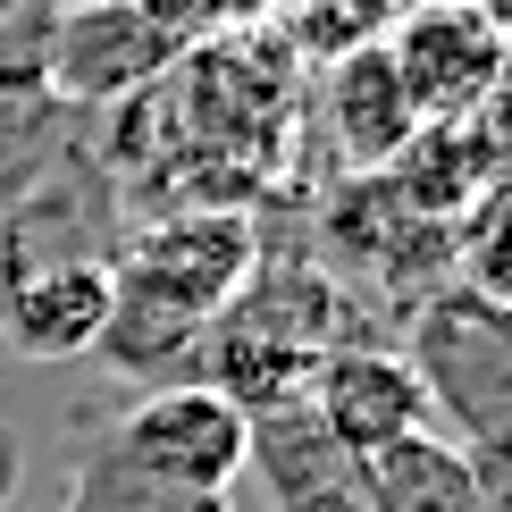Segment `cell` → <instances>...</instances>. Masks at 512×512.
I'll return each mask as SVG.
<instances>
[{"label":"cell","instance_id":"obj_1","mask_svg":"<svg viewBox=\"0 0 512 512\" xmlns=\"http://www.w3.org/2000/svg\"><path fill=\"white\" fill-rule=\"evenodd\" d=\"M412 370L429 387V420H454L462 445L512 437V303L479 286H437L412 319Z\"/></svg>","mask_w":512,"mask_h":512},{"label":"cell","instance_id":"obj_2","mask_svg":"<svg viewBox=\"0 0 512 512\" xmlns=\"http://www.w3.org/2000/svg\"><path fill=\"white\" fill-rule=\"evenodd\" d=\"M252 277H261V236H252L244 210H177V219L135 236V252L118 269V294L143 311L210 328Z\"/></svg>","mask_w":512,"mask_h":512},{"label":"cell","instance_id":"obj_3","mask_svg":"<svg viewBox=\"0 0 512 512\" xmlns=\"http://www.w3.org/2000/svg\"><path fill=\"white\" fill-rule=\"evenodd\" d=\"M118 462L168 496H227L252 471V412H236L202 378L152 387L118 429Z\"/></svg>","mask_w":512,"mask_h":512},{"label":"cell","instance_id":"obj_4","mask_svg":"<svg viewBox=\"0 0 512 512\" xmlns=\"http://www.w3.org/2000/svg\"><path fill=\"white\" fill-rule=\"evenodd\" d=\"M504 51H512V34H504V17H487V0H429L387 34V59L403 76V93H412L420 126L479 118L504 93Z\"/></svg>","mask_w":512,"mask_h":512},{"label":"cell","instance_id":"obj_5","mask_svg":"<svg viewBox=\"0 0 512 512\" xmlns=\"http://www.w3.org/2000/svg\"><path fill=\"white\" fill-rule=\"evenodd\" d=\"M303 412L319 420V437L345 462H361L378 445L429 429V387H420V370H412L403 345H361V336H345V345L319 353Z\"/></svg>","mask_w":512,"mask_h":512},{"label":"cell","instance_id":"obj_6","mask_svg":"<svg viewBox=\"0 0 512 512\" xmlns=\"http://www.w3.org/2000/svg\"><path fill=\"white\" fill-rule=\"evenodd\" d=\"M319 118H328V143L361 168V177L395 168V160H403V143L420 135V110H412V93H403L387 42H353V51H328Z\"/></svg>","mask_w":512,"mask_h":512},{"label":"cell","instance_id":"obj_7","mask_svg":"<svg viewBox=\"0 0 512 512\" xmlns=\"http://www.w3.org/2000/svg\"><path fill=\"white\" fill-rule=\"evenodd\" d=\"M118 319V269L110 261H59L9 286V345L26 361H76L101 353Z\"/></svg>","mask_w":512,"mask_h":512},{"label":"cell","instance_id":"obj_8","mask_svg":"<svg viewBox=\"0 0 512 512\" xmlns=\"http://www.w3.org/2000/svg\"><path fill=\"white\" fill-rule=\"evenodd\" d=\"M353 496H361V512H479L471 454L429 437V429L361 454L353 462Z\"/></svg>","mask_w":512,"mask_h":512},{"label":"cell","instance_id":"obj_9","mask_svg":"<svg viewBox=\"0 0 512 512\" xmlns=\"http://www.w3.org/2000/svg\"><path fill=\"white\" fill-rule=\"evenodd\" d=\"M462 454H471V487H479V512H512V437L462 445Z\"/></svg>","mask_w":512,"mask_h":512},{"label":"cell","instance_id":"obj_10","mask_svg":"<svg viewBox=\"0 0 512 512\" xmlns=\"http://www.w3.org/2000/svg\"><path fill=\"white\" fill-rule=\"evenodd\" d=\"M118 462V454H110ZM118 479H126V496H135V512H227V496H168V487H152V479H135L118 462ZM76 512H110V504H76Z\"/></svg>","mask_w":512,"mask_h":512},{"label":"cell","instance_id":"obj_11","mask_svg":"<svg viewBox=\"0 0 512 512\" xmlns=\"http://www.w3.org/2000/svg\"><path fill=\"white\" fill-rule=\"evenodd\" d=\"M51 9H68V17H76V9H101V0H51Z\"/></svg>","mask_w":512,"mask_h":512},{"label":"cell","instance_id":"obj_12","mask_svg":"<svg viewBox=\"0 0 512 512\" xmlns=\"http://www.w3.org/2000/svg\"><path fill=\"white\" fill-rule=\"evenodd\" d=\"M487 17H512V0H487Z\"/></svg>","mask_w":512,"mask_h":512}]
</instances>
